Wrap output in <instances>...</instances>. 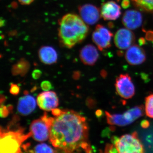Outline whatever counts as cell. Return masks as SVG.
Masks as SVG:
<instances>
[{
	"label": "cell",
	"mask_w": 153,
	"mask_h": 153,
	"mask_svg": "<svg viewBox=\"0 0 153 153\" xmlns=\"http://www.w3.org/2000/svg\"><path fill=\"white\" fill-rule=\"evenodd\" d=\"M49 140L52 145L68 153L79 148L91 150L88 143L86 119L73 110H62L59 115L49 117Z\"/></svg>",
	"instance_id": "obj_1"
},
{
	"label": "cell",
	"mask_w": 153,
	"mask_h": 153,
	"mask_svg": "<svg viewBox=\"0 0 153 153\" xmlns=\"http://www.w3.org/2000/svg\"><path fill=\"white\" fill-rule=\"evenodd\" d=\"M88 32L85 22L76 14H66L59 21L58 37L60 43L66 48H72L82 42Z\"/></svg>",
	"instance_id": "obj_2"
},
{
	"label": "cell",
	"mask_w": 153,
	"mask_h": 153,
	"mask_svg": "<svg viewBox=\"0 0 153 153\" xmlns=\"http://www.w3.org/2000/svg\"><path fill=\"white\" fill-rule=\"evenodd\" d=\"M30 136L31 133L25 134L22 127L14 130L9 126L6 129L1 128L0 153H22L21 146Z\"/></svg>",
	"instance_id": "obj_3"
},
{
	"label": "cell",
	"mask_w": 153,
	"mask_h": 153,
	"mask_svg": "<svg viewBox=\"0 0 153 153\" xmlns=\"http://www.w3.org/2000/svg\"><path fill=\"white\" fill-rule=\"evenodd\" d=\"M144 113V109L142 105L134 107L123 114L110 113L105 112L107 121L112 126H123L130 124L135 120L141 117Z\"/></svg>",
	"instance_id": "obj_4"
},
{
	"label": "cell",
	"mask_w": 153,
	"mask_h": 153,
	"mask_svg": "<svg viewBox=\"0 0 153 153\" xmlns=\"http://www.w3.org/2000/svg\"><path fill=\"white\" fill-rule=\"evenodd\" d=\"M114 143L117 153H144L136 132L122 136L115 140Z\"/></svg>",
	"instance_id": "obj_5"
},
{
	"label": "cell",
	"mask_w": 153,
	"mask_h": 153,
	"mask_svg": "<svg viewBox=\"0 0 153 153\" xmlns=\"http://www.w3.org/2000/svg\"><path fill=\"white\" fill-rule=\"evenodd\" d=\"M49 117L46 113L40 118L33 121L30 126V132L36 140L43 142L49 137Z\"/></svg>",
	"instance_id": "obj_6"
},
{
	"label": "cell",
	"mask_w": 153,
	"mask_h": 153,
	"mask_svg": "<svg viewBox=\"0 0 153 153\" xmlns=\"http://www.w3.org/2000/svg\"><path fill=\"white\" fill-rule=\"evenodd\" d=\"M115 85L118 94L122 98L128 99L134 95V86L128 74H122L118 76Z\"/></svg>",
	"instance_id": "obj_7"
},
{
	"label": "cell",
	"mask_w": 153,
	"mask_h": 153,
	"mask_svg": "<svg viewBox=\"0 0 153 153\" xmlns=\"http://www.w3.org/2000/svg\"><path fill=\"white\" fill-rule=\"evenodd\" d=\"M113 35L108 29L102 25H98L92 34V39L100 51L108 49L111 46V38Z\"/></svg>",
	"instance_id": "obj_8"
},
{
	"label": "cell",
	"mask_w": 153,
	"mask_h": 153,
	"mask_svg": "<svg viewBox=\"0 0 153 153\" xmlns=\"http://www.w3.org/2000/svg\"><path fill=\"white\" fill-rule=\"evenodd\" d=\"M135 41L134 34L128 29L121 28L115 34V45L118 49L125 50L132 46Z\"/></svg>",
	"instance_id": "obj_9"
},
{
	"label": "cell",
	"mask_w": 153,
	"mask_h": 153,
	"mask_svg": "<svg viewBox=\"0 0 153 153\" xmlns=\"http://www.w3.org/2000/svg\"><path fill=\"white\" fill-rule=\"evenodd\" d=\"M37 101L39 108L46 111H52L56 108L59 104L57 94L52 91H47L39 94Z\"/></svg>",
	"instance_id": "obj_10"
},
{
	"label": "cell",
	"mask_w": 153,
	"mask_h": 153,
	"mask_svg": "<svg viewBox=\"0 0 153 153\" xmlns=\"http://www.w3.org/2000/svg\"><path fill=\"white\" fill-rule=\"evenodd\" d=\"M78 9L80 17L88 25H94L100 19L99 9L94 5L85 4L79 6Z\"/></svg>",
	"instance_id": "obj_11"
},
{
	"label": "cell",
	"mask_w": 153,
	"mask_h": 153,
	"mask_svg": "<svg viewBox=\"0 0 153 153\" xmlns=\"http://www.w3.org/2000/svg\"><path fill=\"white\" fill-rule=\"evenodd\" d=\"M126 60L131 65L142 64L146 60L144 50L137 45H134L127 49L125 54Z\"/></svg>",
	"instance_id": "obj_12"
},
{
	"label": "cell",
	"mask_w": 153,
	"mask_h": 153,
	"mask_svg": "<svg viewBox=\"0 0 153 153\" xmlns=\"http://www.w3.org/2000/svg\"><path fill=\"white\" fill-rule=\"evenodd\" d=\"M122 22L124 26L129 30H135L141 26L143 16L139 11L128 10L124 14Z\"/></svg>",
	"instance_id": "obj_13"
},
{
	"label": "cell",
	"mask_w": 153,
	"mask_h": 153,
	"mask_svg": "<svg viewBox=\"0 0 153 153\" xmlns=\"http://www.w3.org/2000/svg\"><path fill=\"white\" fill-rule=\"evenodd\" d=\"M120 6L114 1H110L102 4L100 10L101 16L106 21H114L120 16Z\"/></svg>",
	"instance_id": "obj_14"
},
{
	"label": "cell",
	"mask_w": 153,
	"mask_h": 153,
	"mask_svg": "<svg viewBox=\"0 0 153 153\" xmlns=\"http://www.w3.org/2000/svg\"><path fill=\"white\" fill-rule=\"evenodd\" d=\"M25 95L19 98L17 110L20 114L27 116L35 110L36 106V100L32 96L28 94L27 91L24 92Z\"/></svg>",
	"instance_id": "obj_15"
},
{
	"label": "cell",
	"mask_w": 153,
	"mask_h": 153,
	"mask_svg": "<svg viewBox=\"0 0 153 153\" xmlns=\"http://www.w3.org/2000/svg\"><path fill=\"white\" fill-rule=\"evenodd\" d=\"M99 56L97 49L91 44L85 45L79 52V57L82 63L89 66L94 65L98 60Z\"/></svg>",
	"instance_id": "obj_16"
},
{
	"label": "cell",
	"mask_w": 153,
	"mask_h": 153,
	"mask_svg": "<svg viewBox=\"0 0 153 153\" xmlns=\"http://www.w3.org/2000/svg\"><path fill=\"white\" fill-rule=\"evenodd\" d=\"M38 56L42 63L51 65L56 63L57 54L54 48L50 46H43L39 49Z\"/></svg>",
	"instance_id": "obj_17"
},
{
	"label": "cell",
	"mask_w": 153,
	"mask_h": 153,
	"mask_svg": "<svg viewBox=\"0 0 153 153\" xmlns=\"http://www.w3.org/2000/svg\"><path fill=\"white\" fill-rule=\"evenodd\" d=\"M30 68V64L25 59H21L14 65L12 68V72L14 75H25Z\"/></svg>",
	"instance_id": "obj_18"
},
{
	"label": "cell",
	"mask_w": 153,
	"mask_h": 153,
	"mask_svg": "<svg viewBox=\"0 0 153 153\" xmlns=\"http://www.w3.org/2000/svg\"><path fill=\"white\" fill-rule=\"evenodd\" d=\"M138 7L143 10L153 11V0H131Z\"/></svg>",
	"instance_id": "obj_19"
},
{
	"label": "cell",
	"mask_w": 153,
	"mask_h": 153,
	"mask_svg": "<svg viewBox=\"0 0 153 153\" xmlns=\"http://www.w3.org/2000/svg\"><path fill=\"white\" fill-rule=\"evenodd\" d=\"M145 112L148 117L153 119V94L148 96L146 98Z\"/></svg>",
	"instance_id": "obj_20"
},
{
	"label": "cell",
	"mask_w": 153,
	"mask_h": 153,
	"mask_svg": "<svg viewBox=\"0 0 153 153\" xmlns=\"http://www.w3.org/2000/svg\"><path fill=\"white\" fill-rule=\"evenodd\" d=\"M51 147L45 143L37 145L34 148V153H55Z\"/></svg>",
	"instance_id": "obj_21"
},
{
	"label": "cell",
	"mask_w": 153,
	"mask_h": 153,
	"mask_svg": "<svg viewBox=\"0 0 153 153\" xmlns=\"http://www.w3.org/2000/svg\"><path fill=\"white\" fill-rule=\"evenodd\" d=\"M13 109L12 105L6 106L4 105H1V117L2 118L7 117L8 116L10 113Z\"/></svg>",
	"instance_id": "obj_22"
},
{
	"label": "cell",
	"mask_w": 153,
	"mask_h": 153,
	"mask_svg": "<svg viewBox=\"0 0 153 153\" xmlns=\"http://www.w3.org/2000/svg\"><path fill=\"white\" fill-rule=\"evenodd\" d=\"M20 88L17 84L11 83L10 88V92L11 94L14 95H17L20 92Z\"/></svg>",
	"instance_id": "obj_23"
},
{
	"label": "cell",
	"mask_w": 153,
	"mask_h": 153,
	"mask_svg": "<svg viewBox=\"0 0 153 153\" xmlns=\"http://www.w3.org/2000/svg\"><path fill=\"white\" fill-rule=\"evenodd\" d=\"M41 88L42 90L47 91L50 90L52 88V86L51 82L49 81L45 80L41 82Z\"/></svg>",
	"instance_id": "obj_24"
},
{
	"label": "cell",
	"mask_w": 153,
	"mask_h": 153,
	"mask_svg": "<svg viewBox=\"0 0 153 153\" xmlns=\"http://www.w3.org/2000/svg\"><path fill=\"white\" fill-rule=\"evenodd\" d=\"M42 75V71L39 69H35L32 73V77L33 79H38L41 77Z\"/></svg>",
	"instance_id": "obj_25"
},
{
	"label": "cell",
	"mask_w": 153,
	"mask_h": 153,
	"mask_svg": "<svg viewBox=\"0 0 153 153\" xmlns=\"http://www.w3.org/2000/svg\"><path fill=\"white\" fill-rule=\"evenodd\" d=\"M146 38L149 41L153 42V31H148L146 35Z\"/></svg>",
	"instance_id": "obj_26"
},
{
	"label": "cell",
	"mask_w": 153,
	"mask_h": 153,
	"mask_svg": "<svg viewBox=\"0 0 153 153\" xmlns=\"http://www.w3.org/2000/svg\"><path fill=\"white\" fill-rule=\"evenodd\" d=\"M19 3L24 5L30 4L34 1V0H19Z\"/></svg>",
	"instance_id": "obj_27"
},
{
	"label": "cell",
	"mask_w": 153,
	"mask_h": 153,
	"mask_svg": "<svg viewBox=\"0 0 153 153\" xmlns=\"http://www.w3.org/2000/svg\"><path fill=\"white\" fill-rule=\"evenodd\" d=\"M52 114L54 116H57L59 115L61 113L62 111V110L59 109V108H55L52 110Z\"/></svg>",
	"instance_id": "obj_28"
},
{
	"label": "cell",
	"mask_w": 153,
	"mask_h": 153,
	"mask_svg": "<svg viewBox=\"0 0 153 153\" xmlns=\"http://www.w3.org/2000/svg\"><path fill=\"white\" fill-rule=\"evenodd\" d=\"M129 1L128 0H123V1L122 5L123 7L124 8H126L129 7Z\"/></svg>",
	"instance_id": "obj_29"
},
{
	"label": "cell",
	"mask_w": 153,
	"mask_h": 153,
	"mask_svg": "<svg viewBox=\"0 0 153 153\" xmlns=\"http://www.w3.org/2000/svg\"><path fill=\"white\" fill-rule=\"evenodd\" d=\"M149 122L147 120H144L143 122L142 123V126L143 128H147L149 126Z\"/></svg>",
	"instance_id": "obj_30"
},
{
	"label": "cell",
	"mask_w": 153,
	"mask_h": 153,
	"mask_svg": "<svg viewBox=\"0 0 153 153\" xmlns=\"http://www.w3.org/2000/svg\"><path fill=\"white\" fill-rule=\"evenodd\" d=\"M55 153H68L66 152H65V151L62 150L61 149H58V150H56L55 152Z\"/></svg>",
	"instance_id": "obj_31"
},
{
	"label": "cell",
	"mask_w": 153,
	"mask_h": 153,
	"mask_svg": "<svg viewBox=\"0 0 153 153\" xmlns=\"http://www.w3.org/2000/svg\"><path fill=\"white\" fill-rule=\"evenodd\" d=\"M1 104H2V102H4L6 98H5L4 96L3 95H1Z\"/></svg>",
	"instance_id": "obj_32"
},
{
	"label": "cell",
	"mask_w": 153,
	"mask_h": 153,
	"mask_svg": "<svg viewBox=\"0 0 153 153\" xmlns=\"http://www.w3.org/2000/svg\"><path fill=\"white\" fill-rule=\"evenodd\" d=\"M4 21L1 19V21H0V26L1 27H2L4 26Z\"/></svg>",
	"instance_id": "obj_33"
},
{
	"label": "cell",
	"mask_w": 153,
	"mask_h": 153,
	"mask_svg": "<svg viewBox=\"0 0 153 153\" xmlns=\"http://www.w3.org/2000/svg\"><path fill=\"white\" fill-rule=\"evenodd\" d=\"M74 78H75L76 79V76H77V78L79 77V74H78V73H77L76 74V73H75V74H74Z\"/></svg>",
	"instance_id": "obj_34"
},
{
	"label": "cell",
	"mask_w": 153,
	"mask_h": 153,
	"mask_svg": "<svg viewBox=\"0 0 153 153\" xmlns=\"http://www.w3.org/2000/svg\"><path fill=\"white\" fill-rule=\"evenodd\" d=\"M91 153V152H87V153Z\"/></svg>",
	"instance_id": "obj_35"
}]
</instances>
